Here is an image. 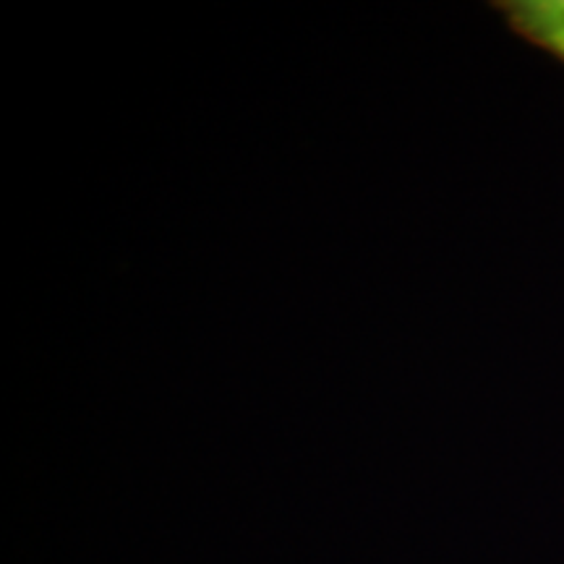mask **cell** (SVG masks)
<instances>
[{"label":"cell","instance_id":"6da1fadb","mask_svg":"<svg viewBox=\"0 0 564 564\" xmlns=\"http://www.w3.org/2000/svg\"><path fill=\"white\" fill-rule=\"evenodd\" d=\"M499 11L520 37L564 63V13L556 9L554 0H510L499 3Z\"/></svg>","mask_w":564,"mask_h":564}]
</instances>
